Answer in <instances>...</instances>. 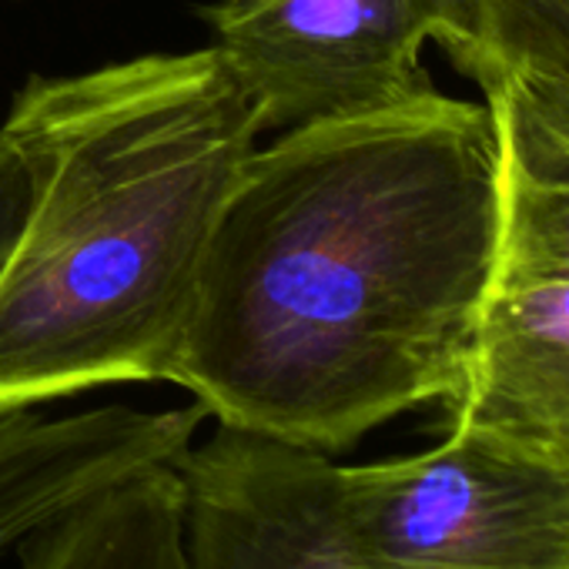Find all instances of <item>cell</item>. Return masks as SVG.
I'll return each instance as SVG.
<instances>
[{
	"label": "cell",
	"instance_id": "5",
	"mask_svg": "<svg viewBox=\"0 0 569 569\" xmlns=\"http://www.w3.org/2000/svg\"><path fill=\"white\" fill-rule=\"evenodd\" d=\"M332 456L218 426L178 459L181 569H339Z\"/></svg>",
	"mask_w": 569,
	"mask_h": 569
},
{
	"label": "cell",
	"instance_id": "3",
	"mask_svg": "<svg viewBox=\"0 0 569 569\" xmlns=\"http://www.w3.org/2000/svg\"><path fill=\"white\" fill-rule=\"evenodd\" d=\"M339 569H569V479L476 436L329 476Z\"/></svg>",
	"mask_w": 569,
	"mask_h": 569
},
{
	"label": "cell",
	"instance_id": "8",
	"mask_svg": "<svg viewBox=\"0 0 569 569\" xmlns=\"http://www.w3.org/2000/svg\"><path fill=\"white\" fill-rule=\"evenodd\" d=\"M134 469V436L108 406L64 416L0 409V559Z\"/></svg>",
	"mask_w": 569,
	"mask_h": 569
},
{
	"label": "cell",
	"instance_id": "9",
	"mask_svg": "<svg viewBox=\"0 0 569 569\" xmlns=\"http://www.w3.org/2000/svg\"><path fill=\"white\" fill-rule=\"evenodd\" d=\"M18 569H181L178 462L151 466L34 529Z\"/></svg>",
	"mask_w": 569,
	"mask_h": 569
},
{
	"label": "cell",
	"instance_id": "2",
	"mask_svg": "<svg viewBox=\"0 0 569 569\" xmlns=\"http://www.w3.org/2000/svg\"><path fill=\"white\" fill-rule=\"evenodd\" d=\"M34 198L0 264V409L168 382L218 211L264 131L211 44L31 78Z\"/></svg>",
	"mask_w": 569,
	"mask_h": 569
},
{
	"label": "cell",
	"instance_id": "4",
	"mask_svg": "<svg viewBox=\"0 0 569 569\" xmlns=\"http://www.w3.org/2000/svg\"><path fill=\"white\" fill-rule=\"evenodd\" d=\"M462 18L466 0H221L208 14L264 131L432 91L422 48L446 51Z\"/></svg>",
	"mask_w": 569,
	"mask_h": 569
},
{
	"label": "cell",
	"instance_id": "6",
	"mask_svg": "<svg viewBox=\"0 0 569 569\" xmlns=\"http://www.w3.org/2000/svg\"><path fill=\"white\" fill-rule=\"evenodd\" d=\"M449 429L569 479V281L489 284Z\"/></svg>",
	"mask_w": 569,
	"mask_h": 569
},
{
	"label": "cell",
	"instance_id": "1",
	"mask_svg": "<svg viewBox=\"0 0 569 569\" xmlns=\"http://www.w3.org/2000/svg\"><path fill=\"white\" fill-rule=\"evenodd\" d=\"M486 104L412 101L281 128L238 171L168 382L218 426L339 456L446 406L496 258Z\"/></svg>",
	"mask_w": 569,
	"mask_h": 569
},
{
	"label": "cell",
	"instance_id": "10",
	"mask_svg": "<svg viewBox=\"0 0 569 569\" xmlns=\"http://www.w3.org/2000/svg\"><path fill=\"white\" fill-rule=\"evenodd\" d=\"M496 258L489 284L569 281V171L532 168L499 138Z\"/></svg>",
	"mask_w": 569,
	"mask_h": 569
},
{
	"label": "cell",
	"instance_id": "7",
	"mask_svg": "<svg viewBox=\"0 0 569 569\" xmlns=\"http://www.w3.org/2000/svg\"><path fill=\"white\" fill-rule=\"evenodd\" d=\"M446 54L479 84L509 151L569 171V0H466Z\"/></svg>",
	"mask_w": 569,
	"mask_h": 569
},
{
	"label": "cell",
	"instance_id": "11",
	"mask_svg": "<svg viewBox=\"0 0 569 569\" xmlns=\"http://www.w3.org/2000/svg\"><path fill=\"white\" fill-rule=\"evenodd\" d=\"M31 198H34V171L14 134L0 124V264L8 261L18 241Z\"/></svg>",
	"mask_w": 569,
	"mask_h": 569
}]
</instances>
